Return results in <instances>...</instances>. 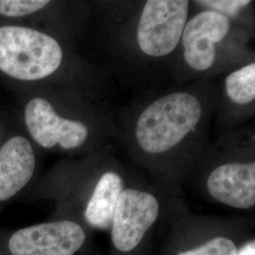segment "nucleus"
<instances>
[{
    "label": "nucleus",
    "instance_id": "9d476101",
    "mask_svg": "<svg viewBox=\"0 0 255 255\" xmlns=\"http://www.w3.org/2000/svg\"><path fill=\"white\" fill-rule=\"evenodd\" d=\"M36 158L28 140L13 136L0 148V202L10 200L30 182Z\"/></svg>",
    "mask_w": 255,
    "mask_h": 255
},
{
    "label": "nucleus",
    "instance_id": "20e7f679",
    "mask_svg": "<svg viewBox=\"0 0 255 255\" xmlns=\"http://www.w3.org/2000/svg\"><path fill=\"white\" fill-rule=\"evenodd\" d=\"M63 61V50L49 35L30 27H0V70L20 81L52 75Z\"/></svg>",
    "mask_w": 255,
    "mask_h": 255
},
{
    "label": "nucleus",
    "instance_id": "f257e3e1",
    "mask_svg": "<svg viewBox=\"0 0 255 255\" xmlns=\"http://www.w3.org/2000/svg\"><path fill=\"white\" fill-rule=\"evenodd\" d=\"M164 232L159 255H237L254 235L252 224L238 219L174 216Z\"/></svg>",
    "mask_w": 255,
    "mask_h": 255
},
{
    "label": "nucleus",
    "instance_id": "6e6552de",
    "mask_svg": "<svg viewBox=\"0 0 255 255\" xmlns=\"http://www.w3.org/2000/svg\"><path fill=\"white\" fill-rule=\"evenodd\" d=\"M230 30V20L218 11H202L185 24L182 31L184 59L193 69L208 70L216 61V44Z\"/></svg>",
    "mask_w": 255,
    "mask_h": 255
},
{
    "label": "nucleus",
    "instance_id": "ddd939ff",
    "mask_svg": "<svg viewBox=\"0 0 255 255\" xmlns=\"http://www.w3.org/2000/svg\"><path fill=\"white\" fill-rule=\"evenodd\" d=\"M46 0H0V14L20 17L34 13L47 6Z\"/></svg>",
    "mask_w": 255,
    "mask_h": 255
},
{
    "label": "nucleus",
    "instance_id": "2eb2a0df",
    "mask_svg": "<svg viewBox=\"0 0 255 255\" xmlns=\"http://www.w3.org/2000/svg\"><path fill=\"white\" fill-rule=\"evenodd\" d=\"M237 255H255V234L247 238L244 243L239 248Z\"/></svg>",
    "mask_w": 255,
    "mask_h": 255
},
{
    "label": "nucleus",
    "instance_id": "0eeeda50",
    "mask_svg": "<svg viewBox=\"0 0 255 255\" xmlns=\"http://www.w3.org/2000/svg\"><path fill=\"white\" fill-rule=\"evenodd\" d=\"M24 116L29 134L45 148L59 145L64 149H73L82 146L88 136L84 123L60 117L42 98L28 101Z\"/></svg>",
    "mask_w": 255,
    "mask_h": 255
},
{
    "label": "nucleus",
    "instance_id": "39448f33",
    "mask_svg": "<svg viewBox=\"0 0 255 255\" xmlns=\"http://www.w3.org/2000/svg\"><path fill=\"white\" fill-rule=\"evenodd\" d=\"M90 232L72 219H56L15 231L7 248L10 255H85Z\"/></svg>",
    "mask_w": 255,
    "mask_h": 255
},
{
    "label": "nucleus",
    "instance_id": "423d86ee",
    "mask_svg": "<svg viewBox=\"0 0 255 255\" xmlns=\"http://www.w3.org/2000/svg\"><path fill=\"white\" fill-rule=\"evenodd\" d=\"M186 0L146 1L137 28L140 49L151 57H163L178 46L188 16Z\"/></svg>",
    "mask_w": 255,
    "mask_h": 255
},
{
    "label": "nucleus",
    "instance_id": "f03ea898",
    "mask_svg": "<svg viewBox=\"0 0 255 255\" xmlns=\"http://www.w3.org/2000/svg\"><path fill=\"white\" fill-rule=\"evenodd\" d=\"M201 104L191 94L177 92L153 101L138 118L137 142L148 154H162L179 145L198 125Z\"/></svg>",
    "mask_w": 255,
    "mask_h": 255
},
{
    "label": "nucleus",
    "instance_id": "7ed1b4c3",
    "mask_svg": "<svg viewBox=\"0 0 255 255\" xmlns=\"http://www.w3.org/2000/svg\"><path fill=\"white\" fill-rule=\"evenodd\" d=\"M161 214V201L152 192L125 186L108 231V255H153Z\"/></svg>",
    "mask_w": 255,
    "mask_h": 255
},
{
    "label": "nucleus",
    "instance_id": "1a4fd4ad",
    "mask_svg": "<svg viewBox=\"0 0 255 255\" xmlns=\"http://www.w3.org/2000/svg\"><path fill=\"white\" fill-rule=\"evenodd\" d=\"M210 197L231 208L248 210L255 205V163H225L216 166L206 178Z\"/></svg>",
    "mask_w": 255,
    "mask_h": 255
},
{
    "label": "nucleus",
    "instance_id": "9b49d317",
    "mask_svg": "<svg viewBox=\"0 0 255 255\" xmlns=\"http://www.w3.org/2000/svg\"><path fill=\"white\" fill-rule=\"evenodd\" d=\"M124 188V179L118 171L105 170L83 209L80 223L91 232H108L119 196Z\"/></svg>",
    "mask_w": 255,
    "mask_h": 255
},
{
    "label": "nucleus",
    "instance_id": "4468645a",
    "mask_svg": "<svg viewBox=\"0 0 255 255\" xmlns=\"http://www.w3.org/2000/svg\"><path fill=\"white\" fill-rule=\"evenodd\" d=\"M199 4L211 8L212 10L218 11L219 13L227 15H236L240 9L247 7L251 1L250 0H206L199 1Z\"/></svg>",
    "mask_w": 255,
    "mask_h": 255
},
{
    "label": "nucleus",
    "instance_id": "f8f14e48",
    "mask_svg": "<svg viewBox=\"0 0 255 255\" xmlns=\"http://www.w3.org/2000/svg\"><path fill=\"white\" fill-rule=\"evenodd\" d=\"M225 86L229 98L237 104H248L255 101V64H248L230 74Z\"/></svg>",
    "mask_w": 255,
    "mask_h": 255
}]
</instances>
